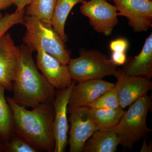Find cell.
Segmentation results:
<instances>
[{
  "instance_id": "21",
  "label": "cell",
  "mask_w": 152,
  "mask_h": 152,
  "mask_svg": "<svg viewBox=\"0 0 152 152\" xmlns=\"http://www.w3.org/2000/svg\"><path fill=\"white\" fill-rule=\"evenodd\" d=\"M25 10L13 13L7 14L0 18V39L8 31L14 26L17 25H24Z\"/></svg>"
},
{
  "instance_id": "5",
  "label": "cell",
  "mask_w": 152,
  "mask_h": 152,
  "mask_svg": "<svg viewBox=\"0 0 152 152\" xmlns=\"http://www.w3.org/2000/svg\"><path fill=\"white\" fill-rule=\"evenodd\" d=\"M80 56L70 59L67 64L71 77L78 82L102 79L107 76L115 77L118 73L116 66L107 55L96 50H85Z\"/></svg>"
},
{
  "instance_id": "6",
  "label": "cell",
  "mask_w": 152,
  "mask_h": 152,
  "mask_svg": "<svg viewBox=\"0 0 152 152\" xmlns=\"http://www.w3.org/2000/svg\"><path fill=\"white\" fill-rule=\"evenodd\" d=\"M81 3V12L89 19L93 29L105 36L110 35L118 22L115 6L107 0H83Z\"/></svg>"
},
{
  "instance_id": "12",
  "label": "cell",
  "mask_w": 152,
  "mask_h": 152,
  "mask_svg": "<svg viewBox=\"0 0 152 152\" xmlns=\"http://www.w3.org/2000/svg\"><path fill=\"white\" fill-rule=\"evenodd\" d=\"M115 84L102 79L87 80L75 84L70 95L68 110L88 107Z\"/></svg>"
},
{
  "instance_id": "7",
  "label": "cell",
  "mask_w": 152,
  "mask_h": 152,
  "mask_svg": "<svg viewBox=\"0 0 152 152\" xmlns=\"http://www.w3.org/2000/svg\"><path fill=\"white\" fill-rule=\"evenodd\" d=\"M70 123L69 142L70 152H83L87 141L96 131V124L91 117L89 107H80L68 110Z\"/></svg>"
},
{
  "instance_id": "18",
  "label": "cell",
  "mask_w": 152,
  "mask_h": 152,
  "mask_svg": "<svg viewBox=\"0 0 152 152\" xmlns=\"http://www.w3.org/2000/svg\"><path fill=\"white\" fill-rule=\"evenodd\" d=\"M89 111L98 130H107L113 129L117 126L125 111L119 107L113 109L89 107Z\"/></svg>"
},
{
  "instance_id": "17",
  "label": "cell",
  "mask_w": 152,
  "mask_h": 152,
  "mask_svg": "<svg viewBox=\"0 0 152 152\" xmlns=\"http://www.w3.org/2000/svg\"><path fill=\"white\" fill-rule=\"evenodd\" d=\"M4 88L0 84V143L3 145L15 134L12 113L5 96Z\"/></svg>"
},
{
  "instance_id": "27",
  "label": "cell",
  "mask_w": 152,
  "mask_h": 152,
  "mask_svg": "<svg viewBox=\"0 0 152 152\" xmlns=\"http://www.w3.org/2000/svg\"><path fill=\"white\" fill-rule=\"evenodd\" d=\"M140 151L141 152H152V143H150L148 145H147L146 142L145 137L144 138V140L143 142Z\"/></svg>"
},
{
  "instance_id": "3",
  "label": "cell",
  "mask_w": 152,
  "mask_h": 152,
  "mask_svg": "<svg viewBox=\"0 0 152 152\" xmlns=\"http://www.w3.org/2000/svg\"><path fill=\"white\" fill-rule=\"evenodd\" d=\"M24 20V26L26 28L23 39L25 45L33 52L42 49L67 65L70 59V52L66 48L65 43L53 28L51 23L26 14Z\"/></svg>"
},
{
  "instance_id": "22",
  "label": "cell",
  "mask_w": 152,
  "mask_h": 152,
  "mask_svg": "<svg viewBox=\"0 0 152 152\" xmlns=\"http://www.w3.org/2000/svg\"><path fill=\"white\" fill-rule=\"evenodd\" d=\"M4 152H37L38 151L26 140L15 133L7 142L3 145Z\"/></svg>"
},
{
  "instance_id": "13",
  "label": "cell",
  "mask_w": 152,
  "mask_h": 152,
  "mask_svg": "<svg viewBox=\"0 0 152 152\" xmlns=\"http://www.w3.org/2000/svg\"><path fill=\"white\" fill-rule=\"evenodd\" d=\"M115 77L120 82L119 102L120 107L123 109L148 95L152 89V82L147 78L127 75L120 70Z\"/></svg>"
},
{
  "instance_id": "28",
  "label": "cell",
  "mask_w": 152,
  "mask_h": 152,
  "mask_svg": "<svg viewBox=\"0 0 152 152\" xmlns=\"http://www.w3.org/2000/svg\"><path fill=\"white\" fill-rule=\"evenodd\" d=\"M4 152V146H3V144L0 143V152Z\"/></svg>"
},
{
  "instance_id": "14",
  "label": "cell",
  "mask_w": 152,
  "mask_h": 152,
  "mask_svg": "<svg viewBox=\"0 0 152 152\" xmlns=\"http://www.w3.org/2000/svg\"><path fill=\"white\" fill-rule=\"evenodd\" d=\"M127 75L152 77V34L147 38L141 51L134 57H129L120 70Z\"/></svg>"
},
{
  "instance_id": "1",
  "label": "cell",
  "mask_w": 152,
  "mask_h": 152,
  "mask_svg": "<svg viewBox=\"0 0 152 152\" xmlns=\"http://www.w3.org/2000/svg\"><path fill=\"white\" fill-rule=\"evenodd\" d=\"M13 118L15 132L37 151L54 152L55 143L53 102L44 103L29 110L7 97Z\"/></svg>"
},
{
  "instance_id": "26",
  "label": "cell",
  "mask_w": 152,
  "mask_h": 152,
  "mask_svg": "<svg viewBox=\"0 0 152 152\" xmlns=\"http://www.w3.org/2000/svg\"><path fill=\"white\" fill-rule=\"evenodd\" d=\"M16 0H0V18L2 17L1 11L15 4Z\"/></svg>"
},
{
  "instance_id": "15",
  "label": "cell",
  "mask_w": 152,
  "mask_h": 152,
  "mask_svg": "<svg viewBox=\"0 0 152 152\" xmlns=\"http://www.w3.org/2000/svg\"><path fill=\"white\" fill-rule=\"evenodd\" d=\"M120 145L115 127L107 130H97L87 141L83 152H115Z\"/></svg>"
},
{
  "instance_id": "4",
  "label": "cell",
  "mask_w": 152,
  "mask_h": 152,
  "mask_svg": "<svg viewBox=\"0 0 152 152\" xmlns=\"http://www.w3.org/2000/svg\"><path fill=\"white\" fill-rule=\"evenodd\" d=\"M151 104V96L147 95L137 99L125 111L115 127L120 145L123 148L132 149L135 144L151 132L147 126V118Z\"/></svg>"
},
{
  "instance_id": "29",
  "label": "cell",
  "mask_w": 152,
  "mask_h": 152,
  "mask_svg": "<svg viewBox=\"0 0 152 152\" xmlns=\"http://www.w3.org/2000/svg\"><path fill=\"white\" fill-rule=\"evenodd\" d=\"M107 1H110V0H107Z\"/></svg>"
},
{
  "instance_id": "20",
  "label": "cell",
  "mask_w": 152,
  "mask_h": 152,
  "mask_svg": "<svg viewBox=\"0 0 152 152\" xmlns=\"http://www.w3.org/2000/svg\"><path fill=\"white\" fill-rule=\"evenodd\" d=\"M120 83L117 81L113 87L102 95L88 107L93 108L113 109L120 107L118 92Z\"/></svg>"
},
{
  "instance_id": "23",
  "label": "cell",
  "mask_w": 152,
  "mask_h": 152,
  "mask_svg": "<svg viewBox=\"0 0 152 152\" xmlns=\"http://www.w3.org/2000/svg\"><path fill=\"white\" fill-rule=\"evenodd\" d=\"M129 47L128 41L123 38H119L111 41L110 48L113 52L126 53Z\"/></svg>"
},
{
  "instance_id": "24",
  "label": "cell",
  "mask_w": 152,
  "mask_h": 152,
  "mask_svg": "<svg viewBox=\"0 0 152 152\" xmlns=\"http://www.w3.org/2000/svg\"><path fill=\"white\" fill-rule=\"evenodd\" d=\"M110 59L115 65H124L126 61L127 57L125 53L113 52Z\"/></svg>"
},
{
  "instance_id": "2",
  "label": "cell",
  "mask_w": 152,
  "mask_h": 152,
  "mask_svg": "<svg viewBox=\"0 0 152 152\" xmlns=\"http://www.w3.org/2000/svg\"><path fill=\"white\" fill-rule=\"evenodd\" d=\"M20 48L18 69L13 85V100L25 107H34L53 102L56 91L39 72L33 59V51L26 45Z\"/></svg>"
},
{
  "instance_id": "10",
  "label": "cell",
  "mask_w": 152,
  "mask_h": 152,
  "mask_svg": "<svg viewBox=\"0 0 152 152\" xmlns=\"http://www.w3.org/2000/svg\"><path fill=\"white\" fill-rule=\"evenodd\" d=\"M20 54V47L16 45L9 33H6L0 39V84L6 91H12Z\"/></svg>"
},
{
  "instance_id": "25",
  "label": "cell",
  "mask_w": 152,
  "mask_h": 152,
  "mask_svg": "<svg viewBox=\"0 0 152 152\" xmlns=\"http://www.w3.org/2000/svg\"><path fill=\"white\" fill-rule=\"evenodd\" d=\"M31 0H16L15 4L16 6V12H21L25 10V7L29 4Z\"/></svg>"
},
{
  "instance_id": "9",
  "label": "cell",
  "mask_w": 152,
  "mask_h": 152,
  "mask_svg": "<svg viewBox=\"0 0 152 152\" xmlns=\"http://www.w3.org/2000/svg\"><path fill=\"white\" fill-rule=\"evenodd\" d=\"M76 81L70 86L56 92L53 102L54 109V118L53 123V131L55 147L54 152H65L68 143V133L69 129L67 118L68 105L71 91Z\"/></svg>"
},
{
  "instance_id": "19",
  "label": "cell",
  "mask_w": 152,
  "mask_h": 152,
  "mask_svg": "<svg viewBox=\"0 0 152 152\" xmlns=\"http://www.w3.org/2000/svg\"><path fill=\"white\" fill-rule=\"evenodd\" d=\"M57 1V0H31L29 4L27 7L25 14L37 17L45 21L50 23Z\"/></svg>"
},
{
  "instance_id": "11",
  "label": "cell",
  "mask_w": 152,
  "mask_h": 152,
  "mask_svg": "<svg viewBox=\"0 0 152 152\" xmlns=\"http://www.w3.org/2000/svg\"><path fill=\"white\" fill-rule=\"evenodd\" d=\"M36 51L37 68L52 86L60 90L72 84L73 80L67 65L61 62L42 49H38Z\"/></svg>"
},
{
  "instance_id": "16",
  "label": "cell",
  "mask_w": 152,
  "mask_h": 152,
  "mask_svg": "<svg viewBox=\"0 0 152 152\" xmlns=\"http://www.w3.org/2000/svg\"><path fill=\"white\" fill-rule=\"evenodd\" d=\"M83 0H57L51 20L53 28L61 37L64 42L66 41L65 33L66 21L72 9Z\"/></svg>"
},
{
  "instance_id": "8",
  "label": "cell",
  "mask_w": 152,
  "mask_h": 152,
  "mask_svg": "<svg viewBox=\"0 0 152 152\" xmlns=\"http://www.w3.org/2000/svg\"><path fill=\"white\" fill-rule=\"evenodd\" d=\"M118 16L126 17L136 32H146L152 27L151 0H113Z\"/></svg>"
}]
</instances>
